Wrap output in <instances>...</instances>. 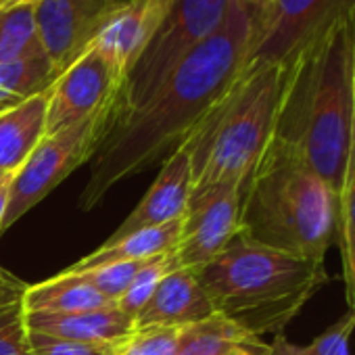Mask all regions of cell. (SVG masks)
Listing matches in <instances>:
<instances>
[{
	"mask_svg": "<svg viewBox=\"0 0 355 355\" xmlns=\"http://www.w3.org/2000/svg\"><path fill=\"white\" fill-rule=\"evenodd\" d=\"M253 17L251 7L232 0L222 28L178 65L138 111L111 123L94 153L80 197L82 209H92L117 182L182 144L230 92L247 67Z\"/></svg>",
	"mask_w": 355,
	"mask_h": 355,
	"instance_id": "obj_1",
	"label": "cell"
},
{
	"mask_svg": "<svg viewBox=\"0 0 355 355\" xmlns=\"http://www.w3.org/2000/svg\"><path fill=\"white\" fill-rule=\"evenodd\" d=\"M355 132V15L336 21L291 63L274 130L338 195Z\"/></svg>",
	"mask_w": 355,
	"mask_h": 355,
	"instance_id": "obj_2",
	"label": "cell"
},
{
	"mask_svg": "<svg viewBox=\"0 0 355 355\" xmlns=\"http://www.w3.org/2000/svg\"><path fill=\"white\" fill-rule=\"evenodd\" d=\"M195 276L216 313L257 338L282 334L330 282L324 261L263 247L241 232Z\"/></svg>",
	"mask_w": 355,
	"mask_h": 355,
	"instance_id": "obj_3",
	"label": "cell"
},
{
	"mask_svg": "<svg viewBox=\"0 0 355 355\" xmlns=\"http://www.w3.org/2000/svg\"><path fill=\"white\" fill-rule=\"evenodd\" d=\"M338 195L288 146L272 140L241 191V234L324 261L336 243Z\"/></svg>",
	"mask_w": 355,
	"mask_h": 355,
	"instance_id": "obj_4",
	"label": "cell"
},
{
	"mask_svg": "<svg viewBox=\"0 0 355 355\" xmlns=\"http://www.w3.org/2000/svg\"><path fill=\"white\" fill-rule=\"evenodd\" d=\"M286 84V65L245 67L230 92L184 138L193 191L249 182L268 150Z\"/></svg>",
	"mask_w": 355,
	"mask_h": 355,
	"instance_id": "obj_5",
	"label": "cell"
},
{
	"mask_svg": "<svg viewBox=\"0 0 355 355\" xmlns=\"http://www.w3.org/2000/svg\"><path fill=\"white\" fill-rule=\"evenodd\" d=\"M230 3L232 0H175L123 76L111 123L138 111L178 65L222 28Z\"/></svg>",
	"mask_w": 355,
	"mask_h": 355,
	"instance_id": "obj_6",
	"label": "cell"
},
{
	"mask_svg": "<svg viewBox=\"0 0 355 355\" xmlns=\"http://www.w3.org/2000/svg\"><path fill=\"white\" fill-rule=\"evenodd\" d=\"M111 125V109L96 113L76 125L44 134L26 163L9 182L7 211L0 232L9 230L49 193H53L69 173L94 157Z\"/></svg>",
	"mask_w": 355,
	"mask_h": 355,
	"instance_id": "obj_7",
	"label": "cell"
},
{
	"mask_svg": "<svg viewBox=\"0 0 355 355\" xmlns=\"http://www.w3.org/2000/svg\"><path fill=\"white\" fill-rule=\"evenodd\" d=\"M351 15L355 0H270L255 11L247 67L286 65L328 28Z\"/></svg>",
	"mask_w": 355,
	"mask_h": 355,
	"instance_id": "obj_8",
	"label": "cell"
},
{
	"mask_svg": "<svg viewBox=\"0 0 355 355\" xmlns=\"http://www.w3.org/2000/svg\"><path fill=\"white\" fill-rule=\"evenodd\" d=\"M241 232V187L216 184L193 191L180 236L169 251L175 270H199L218 257Z\"/></svg>",
	"mask_w": 355,
	"mask_h": 355,
	"instance_id": "obj_9",
	"label": "cell"
},
{
	"mask_svg": "<svg viewBox=\"0 0 355 355\" xmlns=\"http://www.w3.org/2000/svg\"><path fill=\"white\" fill-rule=\"evenodd\" d=\"M121 80V71L96 46H90L49 90L46 134L76 125L105 109L113 111Z\"/></svg>",
	"mask_w": 355,
	"mask_h": 355,
	"instance_id": "obj_10",
	"label": "cell"
},
{
	"mask_svg": "<svg viewBox=\"0 0 355 355\" xmlns=\"http://www.w3.org/2000/svg\"><path fill=\"white\" fill-rule=\"evenodd\" d=\"M123 3L128 0H40L34 7L44 55L59 76L92 46Z\"/></svg>",
	"mask_w": 355,
	"mask_h": 355,
	"instance_id": "obj_11",
	"label": "cell"
},
{
	"mask_svg": "<svg viewBox=\"0 0 355 355\" xmlns=\"http://www.w3.org/2000/svg\"><path fill=\"white\" fill-rule=\"evenodd\" d=\"M193 193V167L191 157L182 144H178L171 155L163 161L155 182L138 203V207L125 218V222L113 232L107 245L117 243L138 230L157 228L180 220L187 211Z\"/></svg>",
	"mask_w": 355,
	"mask_h": 355,
	"instance_id": "obj_12",
	"label": "cell"
},
{
	"mask_svg": "<svg viewBox=\"0 0 355 355\" xmlns=\"http://www.w3.org/2000/svg\"><path fill=\"white\" fill-rule=\"evenodd\" d=\"M173 3L175 0H128L107 19L92 46L125 76Z\"/></svg>",
	"mask_w": 355,
	"mask_h": 355,
	"instance_id": "obj_13",
	"label": "cell"
},
{
	"mask_svg": "<svg viewBox=\"0 0 355 355\" xmlns=\"http://www.w3.org/2000/svg\"><path fill=\"white\" fill-rule=\"evenodd\" d=\"M214 303L193 270H171L157 284L153 297L136 315V328H184L214 315Z\"/></svg>",
	"mask_w": 355,
	"mask_h": 355,
	"instance_id": "obj_14",
	"label": "cell"
},
{
	"mask_svg": "<svg viewBox=\"0 0 355 355\" xmlns=\"http://www.w3.org/2000/svg\"><path fill=\"white\" fill-rule=\"evenodd\" d=\"M30 332H42L57 338L119 345L136 330V320L123 313L117 305L78 313H40L24 315Z\"/></svg>",
	"mask_w": 355,
	"mask_h": 355,
	"instance_id": "obj_15",
	"label": "cell"
},
{
	"mask_svg": "<svg viewBox=\"0 0 355 355\" xmlns=\"http://www.w3.org/2000/svg\"><path fill=\"white\" fill-rule=\"evenodd\" d=\"M49 90L0 113V171L3 173L13 175L46 134Z\"/></svg>",
	"mask_w": 355,
	"mask_h": 355,
	"instance_id": "obj_16",
	"label": "cell"
},
{
	"mask_svg": "<svg viewBox=\"0 0 355 355\" xmlns=\"http://www.w3.org/2000/svg\"><path fill=\"white\" fill-rule=\"evenodd\" d=\"M180 226H182V218L173 220L169 224H163V226H157V228L138 230L111 245L105 243L101 249L86 255L69 270L76 272V270H90V268H101L109 263H121V261H146V259L165 255L175 247L178 236H180Z\"/></svg>",
	"mask_w": 355,
	"mask_h": 355,
	"instance_id": "obj_17",
	"label": "cell"
},
{
	"mask_svg": "<svg viewBox=\"0 0 355 355\" xmlns=\"http://www.w3.org/2000/svg\"><path fill=\"white\" fill-rule=\"evenodd\" d=\"M115 303L94 291L92 286L78 280L73 274L61 272L59 276L30 284L26 293V313L40 311V313H78V311H92L113 307Z\"/></svg>",
	"mask_w": 355,
	"mask_h": 355,
	"instance_id": "obj_18",
	"label": "cell"
},
{
	"mask_svg": "<svg viewBox=\"0 0 355 355\" xmlns=\"http://www.w3.org/2000/svg\"><path fill=\"white\" fill-rule=\"evenodd\" d=\"M253 340L257 336L247 334L228 318L214 313L178 330L173 355H228Z\"/></svg>",
	"mask_w": 355,
	"mask_h": 355,
	"instance_id": "obj_19",
	"label": "cell"
},
{
	"mask_svg": "<svg viewBox=\"0 0 355 355\" xmlns=\"http://www.w3.org/2000/svg\"><path fill=\"white\" fill-rule=\"evenodd\" d=\"M57 78L59 71L46 55L0 63V113L46 92Z\"/></svg>",
	"mask_w": 355,
	"mask_h": 355,
	"instance_id": "obj_20",
	"label": "cell"
},
{
	"mask_svg": "<svg viewBox=\"0 0 355 355\" xmlns=\"http://www.w3.org/2000/svg\"><path fill=\"white\" fill-rule=\"evenodd\" d=\"M336 243L340 247V266H343L347 305L349 311L355 313V148H351L343 189L338 193Z\"/></svg>",
	"mask_w": 355,
	"mask_h": 355,
	"instance_id": "obj_21",
	"label": "cell"
},
{
	"mask_svg": "<svg viewBox=\"0 0 355 355\" xmlns=\"http://www.w3.org/2000/svg\"><path fill=\"white\" fill-rule=\"evenodd\" d=\"M36 55H44V49L38 36L34 7L0 11V63Z\"/></svg>",
	"mask_w": 355,
	"mask_h": 355,
	"instance_id": "obj_22",
	"label": "cell"
},
{
	"mask_svg": "<svg viewBox=\"0 0 355 355\" xmlns=\"http://www.w3.org/2000/svg\"><path fill=\"white\" fill-rule=\"evenodd\" d=\"M175 270L171 266V259H169V253L165 255H159V257H153L148 261H144V266L138 270V274L134 276V280L130 282V286L125 288V293L117 299V307L128 313L130 318L136 320V315L140 313V309L146 305V301L153 297L157 284L161 282V278Z\"/></svg>",
	"mask_w": 355,
	"mask_h": 355,
	"instance_id": "obj_23",
	"label": "cell"
},
{
	"mask_svg": "<svg viewBox=\"0 0 355 355\" xmlns=\"http://www.w3.org/2000/svg\"><path fill=\"white\" fill-rule=\"evenodd\" d=\"M142 266L144 261H121V263H109V266L90 268V270H76V272L65 270V272L73 274L78 280H82L84 284L92 286L94 291H98L101 295L117 303V299L125 293V288L130 286V282L134 280V276L138 274Z\"/></svg>",
	"mask_w": 355,
	"mask_h": 355,
	"instance_id": "obj_24",
	"label": "cell"
},
{
	"mask_svg": "<svg viewBox=\"0 0 355 355\" xmlns=\"http://www.w3.org/2000/svg\"><path fill=\"white\" fill-rule=\"evenodd\" d=\"M353 332H355V313L347 311L309 345L301 347L288 343V355H351Z\"/></svg>",
	"mask_w": 355,
	"mask_h": 355,
	"instance_id": "obj_25",
	"label": "cell"
},
{
	"mask_svg": "<svg viewBox=\"0 0 355 355\" xmlns=\"http://www.w3.org/2000/svg\"><path fill=\"white\" fill-rule=\"evenodd\" d=\"M178 330L167 326L136 328L125 340L117 345L115 355H173L178 343Z\"/></svg>",
	"mask_w": 355,
	"mask_h": 355,
	"instance_id": "obj_26",
	"label": "cell"
},
{
	"mask_svg": "<svg viewBox=\"0 0 355 355\" xmlns=\"http://www.w3.org/2000/svg\"><path fill=\"white\" fill-rule=\"evenodd\" d=\"M30 345L34 355H115L117 345L107 343H84V340H69L57 338L42 332H30Z\"/></svg>",
	"mask_w": 355,
	"mask_h": 355,
	"instance_id": "obj_27",
	"label": "cell"
},
{
	"mask_svg": "<svg viewBox=\"0 0 355 355\" xmlns=\"http://www.w3.org/2000/svg\"><path fill=\"white\" fill-rule=\"evenodd\" d=\"M30 284L0 266V328L26 315V293Z\"/></svg>",
	"mask_w": 355,
	"mask_h": 355,
	"instance_id": "obj_28",
	"label": "cell"
},
{
	"mask_svg": "<svg viewBox=\"0 0 355 355\" xmlns=\"http://www.w3.org/2000/svg\"><path fill=\"white\" fill-rule=\"evenodd\" d=\"M0 355H34L24 318L0 328Z\"/></svg>",
	"mask_w": 355,
	"mask_h": 355,
	"instance_id": "obj_29",
	"label": "cell"
},
{
	"mask_svg": "<svg viewBox=\"0 0 355 355\" xmlns=\"http://www.w3.org/2000/svg\"><path fill=\"white\" fill-rule=\"evenodd\" d=\"M268 351H270V345L263 343L261 338H257V340H253V343H249V345H245L241 349H234L228 355H268Z\"/></svg>",
	"mask_w": 355,
	"mask_h": 355,
	"instance_id": "obj_30",
	"label": "cell"
},
{
	"mask_svg": "<svg viewBox=\"0 0 355 355\" xmlns=\"http://www.w3.org/2000/svg\"><path fill=\"white\" fill-rule=\"evenodd\" d=\"M268 355H288V340L282 334H276L274 340L270 343Z\"/></svg>",
	"mask_w": 355,
	"mask_h": 355,
	"instance_id": "obj_31",
	"label": "cell"
},
{
	"mask_svg": "<svg viewBox=\"0 0 355 355\" xmlns=\"http://www.w3.org/2000/svg\"><path fill=\"white\" fill-rule=\"evenodd\" d=\"M11 178H5L3 182H0V226H3V220H5V211H7V197H9V182H11Z\"/></svg>",
	"mask_w": 355,
	"mask_h": 355,
	"instance_id": "obj_32",
	"label": "cell"
},
{
	"mask_svg": "<svg viewBox=\"0 0 355 355\" xmlns=\"http://www.w3.org/2000/svg\"><path fill=\"white\" fill-rule=\"evenodd\" d=\"M40 0H0V11H9L17 7H36Z\"/></svg>",
	"mask_w": 355,
	"mask_h": 355,
	"instance_id": "obj_33",
	"label": "cell"
},
{
	"mask_svg": "<svg viewBox=\"0 0 355 355\" xmlns=\"http://www.w3.org/2000/svg\"><path fill=\"white\" fill-rule=\"evenodd\" d=\"M241 3H245L247 7H251V9H255V11H259V9H263L270 0H241Z\"/></svg>",
	"mask_w": 355,
	"mask_h": 355,
	"instance_id": "obj_34",
	"label": "cell"
},
{
	"mask_svg": "<svg viewBox=\"0 0 355 355\" xmlns=\"http://www.w3.org/2000/svg\"><path fill=\"white\" fill-rule=\"evenodd\" d=\"M7 175H9V173H3V171H0V180H5Z\"/></svg>",
	"mask_w": 355,
	"mask_h": 355,
	"instance_id": "obj_35",
	"label": "cell"
},
{
	"mask_svg": "<svg viewBox=\"0 0 355 355\" xmlns=\"http://www.w3.org/2000/svg\"><path fill=\"white\" fill-rule=\"evenodd\" d=\"M353 148H355V132H353Z\"/></svg>",
	"mask_w": 355,
	"mask_h": 355,
	"instance_id": "obj_36",
	"label": "cell"
},
{
	"mask_svg": "<svg viewBox=\"0 0 355 355\" xmlns=\"http://www.w3.org/2000/svg\"><path fill=\"white\" fill-rule=\"evenodd\" d=\"M7 178H9V175H7ZM0 182H3V180H0Z\"/></svg>",
	"mask_w": 355,
	"mask_h": 355,
	"instance_id": "obj_37",
	"label": "cell"
}]
</instances>
